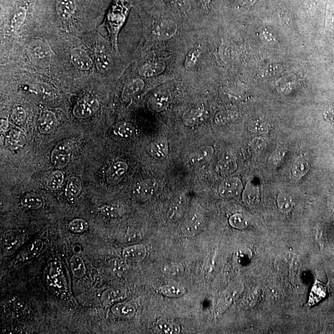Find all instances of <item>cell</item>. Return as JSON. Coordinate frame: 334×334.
I'll list each match as a JSON object with an SVG mask.
<instances>
[{
	"label": "cell",
	"mask_w": 334,
	"mask_h": 334,
	"mask_svg": "<svg viewBox=\"0 0 334 334\" xmlns=\"http://www.w3.org/2000/svg\"><path fill=\"white\" fill-rule=\"evenodd\" d=\"M28 55L31 61L38 66L47 68L51 62L50 48L43 40H33L29 44Z\"/></svg>",
	"instance_id": "cell-1"
},
{
	"label": "cell",
	"mask_w": 334,
	"mask_h": 334,
	"mask_svg": "<svg viewBox=\"0 0 334 334\" xmlns=\"http://www.w3.org/2000/svg\"><path fill=\"white\" fill-rule=\"evenodd\" d=\"M244 290L243 285L237 283L231 285L225 289L220 297L217 304V313L222 315L240 297Z\"/></svg>",
	"instance_id": "cell-2"
},
{
	"label": "cell",
	"mask_w": 334,
	"mask_h": 334,
	"mask_svg": "<svg viewBox=\"0 0 334 334\" xmlns=\"http://www.w3.org/2000/svg\"><path fill=\"white\" fill-rule=\"evenodd\" d=\"M99 109V104L94 98H86L80 101L73 110L74 115L79 118H88Z\"/></svg>",
	"instance_id": "cell-3"
},
{
	"label": "cell",
	"mask_w": 334,
	"mask_h": 334,
	"mask_svg": "<svg viewBox=\"0 0 334 334\" xmlns=\"http://www.w3.org/2000/svg\"><path fill=\"white\" fill-rule=\"evenodd\" d=\"M203 216L199 213H192L184 222L182 232L188 237L196 236L203 230Z\"/></svg>",
	"instance_id": "cell-4"
},
{
	"label": "cell",
	"mask_w": 334,
	"mask_h": 334,
	"mask_svg": "<svg viewBox=\"0 0 334 334\" xmlns=\"http://www.w3.org/2000/svg\"><path fill=\"white\" fill-rule=\"evenodd\" d=\"M71 156L70 147L64 143H60L51 152V162L55 167L62 169L68 165Z\"/></svg>",
	"instance_id": "cell-5"
},
{
	"label": "cell",
	"mask_w": 334,
	"mask_h": 334,
	"mask_svg": "<svg viewBox=\"0 0 334 334\" xmlns=\"http://www.w3.org/2000/svg\"><path fill=\"white\" fill-rule=\"evenodd\" d=\"M242 188L243 185L239 179L228 178L224 180L220 185L219 193L223 198H232L240 193Z\"/></svg>",
	"instance_id": "cell-6"
},
{
	"label": "cell",
	"mask_w": 334,
	"mask_h": 334,
	"mask_svg": "<svg viewBox=\"0 0 334 334\" xmlns=\"http://www.w3.org/2000/svg\"><path fill=\"white\" fill-rule=\"evenodd\" d=\"M127 297V291L124 288L116 286L105 290L101 297V302L105 306H111L122 302Z\"/></svg>",
	"instance_id": "cell-7"
},
{
	"label": "cell",
	"mask_w": 334,
	"mask_h": 334,
	"mask_svg": "<svg viewBox=\"0 0 334 334\" xmlns=\"http://www.w3.org/2000/svg\"><path fill=\"white\" fill-rule=\"evenodd\" d=\"M127 167V165L124 162L114 163L107 172V182L111 185H118L126 175Z\"/></svg>",
	"instance_id": "cell-8"
},
{
	"label": "cell",
	"mask_w": 334,
	"mask_h": 334,
	"mask_svg": "<svg viewBox=\"0 0 334 334\" xmlns=\"http://www.w3.org/2000/svg\"><path fill=\"white\" fill-rule=\"evenodd\" d=\"M186 205L185 198L179 196L172 202L167 212V217L171 223H176L182 218L185 214Z\"/></svg>",
	"instance_id": "cell-9"
},
{
	"label": "cell",
	"mask_w": 334,
	"mask_h": 334,
	"mask_svg": "<svg viewBox=\"0 0 334 334\" xmlns=\"http://www.w3.org/2000/svg\"><path fill=\"white\" fill-rule=\"evenodd\" d=\"M159 183L155 180H147L143 181L136 187L134 193L138 198L141 200H147L152 196L158 191Z\"/></svg>",
	"instance_id": "cell-10"
},
{
	"label": "cell",
	"mask_w": 334,
	"mask_h": 334,
	"mask_svg": "<svg viewBox=\"0 0 334 334\" xmlns=\"http://www.w3.org/2000/svg\"><path fill=\"white\" fill-rule=\"evenodd\" d=\"M123 258L134 262L143 261L147 254V248L143 244H134L127 246L123 251Z\"/></svg>",
	"instance_id": "cell-11"
},
{
	"label": "cell",
	"mask_w": 334,
	"mask_h": 334,
	"mask_svg": "<svg viewBox=\"0 0 334 334\" xmlns=\"http://www.w3.org/2000/svg\"><path fill=\"white\" fill-rule=\"evenodd\" d=\"M57 120L54 113L51 111L42 112L38 121V127L42 134H50L57 127Z\"/></svg>",
	"instance_id": "cell-12"
},
{
	"label": "cell",
	"mask_w": 334,
	"mask_h": 334,
	"mask_svg": "<svg viewBox=\"0 0 334 334\" xmlns=\"http://www.w3.org/2000/svg\"><path fill=\"white\" fill-rule=\"evenodd\" d=\"M71 59L76 68L80 70H88L91 68L93 62L89 55L82 49H73L71 53Z\"/></svg>",
	"instance_id": "cell-13"
},
{
	"label": "cell",
	"mask_w": 334,
	"mask_h": 334,
	"mask_svg": "<svg viewBox=\"0 0 334 334\" xmlns=\"http://www.w3.org/2000/svg\"><path fill=\"white\" fill-rule=\"evenodd\" d=\"M170 97L168 94L164 92H158L155 93L150 98L148 106L151 111L160 112L164 111L169 104Z\"/></svg>",
	"instance_id": "cell-14"
},
{
	"label": "cell",
	"mask_w": 334,
	"mask_h": 334,
	"mask_svg": "<svg viewBox=\"0 0 334 334\" xmlns=\"http://www.w3.org/2000/svg\"><path fill=\"white\" fill-rule=\"evenodd\" d=\"M149 152L151 156L159 160H162L167 156L169 152V144L164 138H159L152 143Z\"/></svg>",
	"instance_id": "cell-15"
},
{
	"label": "cell",
	"mask_w": 334,
	"mask_h": 334,
	"mask_svg": "<svg viewBox=\"0 0 334 334\" xmlns=\"http://www.w3.org/2000/svg\"><path fill=\"white\" fill-rule=\"evenodd\" d=\"M207 111L201 109H194L186 112L183 115V122L187 126H195L201 124L207 120Z\"/></svg>",
	"instance_id": "cell-16"
},
{
	"label": "cell",
	"mask_w": 334,
	"mask_h": 334,
	"mask_svg": "<svg viewBox=\"0 0 334 334\" xmlns=\"http://www.w3.org/2000/svg\"><path fill=\"white\" fill-rule=\"evenodd\" d=\"M152 330L155 333L174 334L180 333L181 328L178 324L171 320L160 319L155 322Z\"/></svg>",
	"instance_id": "cell-17"
},
{
	"label": "cell",
	"mask_w": 334,
	"mask_h": 334,
	"mask_svg": "<svg viewBox=\"0 0 334 334\" xmlns=\"http://www.w3.org/2000/svg\"><path fill=\"white\" fill-rule=\"evenodd\" d=\"M243 199L244 203L251 207L258 205L260 202L258 186L253 182L249 183L244 191Z\"/></svg>",
	"instance_id": "cell-18"
},
{
	"label": "cell",
	"mask_w": 334,
	"mask_h": 334,
	"mask_svg": "<svg viewBox=\"0 0 334 334\" xmlns=\"http://www.w3.org/2000/svg\"><path fill=\"white\" fill-rule=\"evenodd\" d=\"M111 312L117 317L129 319L135 315L136 309L133 304L121 302L112 306Z\"/></svg>",
	"instance_id": "cell-19"
},
{
	"label": "cell",
	"mask_w": 334,
	"mask_h": 334,
	"mask_svg": "<svg viewBox=\"0 0 334 334\" xmlns=\"http://www.w3.org/2000/svg\"><path fill=\"white\" fill-rule=\"evenodd\" d=\"M26 139L24 134L17 130L12 129L8 132L5 138L6 146L11 149L15 150L23 146Z\"/></svg>",
	"instance_id": "cell-20"
},
{
	"label": "cell",
	"mask_w": 334,
	"mask_h": 334,
	"mask_svg": "<svg viewBox=\"0 0 334 334\" xmlns=\"http://www.w3.org/2000/svg\"><path fill=\"white\" fill-rule=\"evenodd\" d=\"M144 82L140 79H136L127 84L123 89L122 98L125 101L135 97L144 88Z\"/></svg>",
	"instance_id": "cell-21"
},
{
	"label": "cell",
	"mask_w": 334,
	"mask_h": 334,
	"mask_svg": "<svg viewBox=\"0 0 334 334\" xmlns=\"http://www.w3.org/2000/svg\"><path fill=\"white\" fill-rule=\"evenodd\" d=\"M76 9V0H59L57 4L58 15L64 19L70 17L75 13Z\"/></svg>",
	"instance_id": "cell-22"
},
{
	"label": "cell",
	"mask_w": 334,
	"mask_h": 334,
	"mask_svg": "<svg viewBox=\"0 0 334 334\" xmlns=\"http://www.w3.org/2000/svg\"><path fill=\"white\" fill-rule=\"evenodd\" d=\"M213 154H214V150L212 147H202L191 154L190 162L194 164L207 162L212 159Z\"/></svg>",
	"instance_id": "cell-23"
},
{
	"label": "cell",
	"mask_w": 334,
	"mask_h": 334,
	"mask_svg": "<svg viewBox=\"0 0 334 334\" xmlns=\"http://www.w3.org/2000/svg\"><path fill=\"white\" fill-rule=\"evenodd\" d=\"M176 32V25L174 22L164 21L156 28L155 33L160 39H168L173 36Z\"/></svg>",
	"instance_id": "cell-24"
},
{
	"label": "cell",
	"mask_w": 334,
	"mask_h": 334,
	"mask_svg": "<svg viewBox=\"0 0 334 334\" xmlns=\"http://www.w3.org/2000/svg\"><path fill=\"white\" fill-rule=\"evenodd\" d=\"M237 169L236 161L231 157H225L220 160L217 166V172L223 176H228Z\"/></svg>",
	"instance_id": "cell-25"
},
{
	"label": "cell",
	"mask_w": 334,
	"mask_h": 334,
	"mask_svg": "<svg viewBox=\"0 0 334 334\" xmlns=\"http://www.w3.org/2000/svg\"><path fill=\"white\" fill-rule=\"evenodd\" d=\"M44 247V243L41 239H35L29 244L28 248L22 252L21 259L23 261H29L35 257L41 252Z\"/></svg>",
	"instance_id": "cell-26"
},
{
	"label": "cell",
	"mask_w": 334,
	"mask_h": 334,
	"mask_svg": "<svg viewBox=\"0 0 334 334\" xmlns=\"http://www.w3.org/2000/svg\"><path fill=\"white\" fill-rule=\"evenodd\" d=\"M165 68L163 64H147L141 67L139 74L143 77H151L162 73Z\"/></svg>",
	"instance_id": "cell-27"
},
{
	"label": "cell",
	"mask_w": 334,
	"mask_h": 334,
	"mask_svg": "<svg viewBox=\"0 0 334 334\" xmlns=\"http://www.w3.org/2000/svg\"><path fill=\"white\" fill-rule=\"evenodd\" d=\"M82 190L81 181L77 177L73 176L69 178L66 189V196L69 199L76 198Z\"/></svg>",
	"instance_id": "cell-28"
},
{
	"label": "cell",
	"mask_w": 334,
	"mask_h": 334,
	"mask_svg": "<svg viewBox=\"0 0 334 334\" xmlns=\"http://www.w3.org/2000/svg\"><path fill=\"white\" fill-rule=\"evenodd\" d=\"M21 205L30 209H38L43 206V200L39 195L29 194L22 199Z\"/></svg>",
	"instance_id": "cell-29"
},
{
	"label": "cell",
	"mask_w": 334,
	"mask_h": 334,
	"mask_svg": "<svg viewBox=\"0 0 334 334\" xmlns=\"http://www.w3.org/2000/svg\"><path fill=\"white\" fill-rule=\"evenodd\" d=\"M70 266L73 275L78 279L82 277L86 272V266H85L84 262L78 255H73L71 257Z\"/></svg>",
	"instance_id": "cell-30"
},
{
	"label": "cell",
	"mask_w": 334,
	"mask_h": 334,
	"mask_svg": "<svg viewBox=\"0 0 334 334\" xmlns=\"http://www.w3.org/2000/svg\"><path fill=\"white\" fill-rule=\"evenodd\" d=\"M27 16L26 9L22 6H20L13 13L12 18H11V27L16 30H18L20 27L22 25L25 21Z\"/></svg>",
	"instance_id": "cell-31"
},
{
	"label": "cell",
	"mask_w": 334,
	"mask_h": 334,
	"mask_svg": "<svg viewBox=\"0 0 334 334\" xmlns=\"http://www.w3.org/2000/svg\"><path fill=\"white\" fill-rule=\"evenodd\" d=\"M161 293L169 298H178L185 294V289L180 286L166 285L160 288Z\"/></svg>",
	"instance_id": "cell-32"
},
{
	"label": "cell",
	"mask_w": 334,
	"mask_h": 334,
	"mask_svg": "<svg viewBox=\"0 0 334 334\" xmlns=\"http://www.w3.org/2000/svg\"><path fill=\"white\" fill-rule=\"evenodd\" d=\"M277 203L279 209L282 212L288 213L292 210V198L288 194L280 193L278 196Z\"/></svg>",
	"instance_id": "cell-33"
},
{
	"label": "cell",
	"mask_w": 334,
	"mask_h": 334,
	"mask_svg": "<svg viewBox=\"0 0 334 334\" xmlns=\"http://www.w3.org/2000/svg\"><path fill=\"white\" fill-rule=\"evenodd\" d=\"M64 181V175L61 171L57 170L53 172L47 180V186L51 190H56L59 188Z\"/></svg>",
	"instance_id": "cell-34"
},
{
	"label": "cell",
	"mask_w": 334,
	"mask_h": 334,
	"mask_svg": "<svg viewBox=\"0 0 334 334\" xmlns=\"http://www.w3.org/2000/svg\"><path fill=\"white\" fill-rule=\"evenodd\" d=\"M230 225L237 229H244L249 225L247 217L241 214L233 215L229 219Z\"/></svg>",
	"instance_id": "cell-35"
},
{
	"label": "cell",
	"mask_w": 334,
	"mask_h": 334,
	"mask_svg": "<svg viewBox=\"0 0 334 334\" xmlns=\"http://www.w3.org/2000/svg\"><path fill=\"white\" fill-rule=\"evenodd\" d=\"M309 165L308 163L303 159H300L293 166L292 173L293 175L298 178H301L308 172Z\"/></svg>",
	"instance_id": "cell-36"
},
{
	"label": "cell",
	"mask_w": 334,
	"mask_h": 334,
	"mask_svg": "<svg viewBox=\"0 0 334 334\" xmlns=\"http://www.w3.org/2000/svg\"><path fill=\"white\" fill-rule=\"evenodd\" d=\"M236 117V114L231 111L220 112L215 117V122L218 125H223L232 122Z\"/></svg>",
	"instance_id": "cell-37"
},
{
	"label": "cell",
	"mask_w": 334,
	"mask_h": 334,
	"mask_svg": "<svg viewBox=\"0 0 334 334\" xmlns=\"http://www.w3.org/2000/svg\"><path fill=\"white\" fill-rule=\"evenodd\" d=\"M96 63L98 68L100 71H106L109 68L110 61L108 56L102 50H98L96 52Z\"/></svg>",
	"instance_id": "cell-38"
},
{
	"label": "cell",
	"mask_w": 334,
	"mask_h": 334,
	"mask_svg": "<svg viewBox=\"0 0 334 334\" xmlns=\"http://www.w3.org/2000/svg\"><path fill=\"white\" fill-rule=\"evenodd\" d=\"M26 118V111L22 107H17L13 110L11 119L15 124L17 125L23 124V123L25 122Z\"/></svg>",
	"instance_id": "cell-39"
},
{
	"label": "cell",
	"mask_w": 334,
	"mask_h": 334,
	"mask_svg": "<svg viewBox=\"0 0 334 334\" xmlns=\"http://www.w3.org/2000/svg\"><path fill=\"white\" fill-rule=\"evenodd\" d=\"M259 291L255 290L249 293L243 298L241 305L244 309L252 308L256 304L257 298H258Z\"/></svg>",
	"instance_id": "cell-40"
},
{
	"label": "cell",
	"mask_w": 334,
	"mask_h": 334,
	"mask_svg": "<svg viewBox=\"0 0 334 334\" xmlns=\"http://www.w3.org/2000/svg\"><path fill=\"white\" fill-rule=\"evenodd\" d=\"M88 227V223L83 219H75L69 223V228L71 230L75 233L84 232Z\"/></svg>",
	"instance_id": "cell-41"
},
{
	"label": "cell",
	"mask_w": 334,
	"mask_h": 334,
	"mask_svg": "<svg viewBox=\"0 0 334 334\" xmlns=\"http://www.w3.org/2000/svg\"><path fill=\"white\" fill-rule=\"evenodd\" d=\"M183 267L180 264H170L165 266L163 272L169 276L176 277L182 272Z\"/></svg>",
	"instance_id": "cell-42"
},
{
	"label": "cell",
	"mask_w": 334,
	"mask_h": 334,
	"mask_svg": "<svg viewBox=\"0 0 334 334\" xmlns=\"http://www.w3.org/2000/svg\"><path fill=\"white\" fill-rule=\"evenodd\" d=\"M116 133L123 138H129L133 133V128L128 123H123L116 128Z\"/></svg>",
	"instance_id": "cell-43"
},
{
	"label": "cell",
	"mask_w": 334,
	"mask_h": 334,
	"mask_svg": "<svg viewBox=\"0 0 334 334\" xmlns=\"http://www.w3.org/2000/svg\"><path fill=\"white\" fill-rule=\"evenodd\" d=\"M324 287V286H322V284H320L319 283L316 284L315 286H314L313 289L312 293H311L310 301H309V302H312L313 300L315 298H316V302H318L321 300L322 298L325 297V295H326L323 294V293H319L320 291H326V289H325Z\"/></svg>",
	"instance_id": "cell-44"
},
{
	"label": "cell",
	"mask_w": 334,
	"mask_h": 334,
	"mask_svg": "<svg viewBox=\"0 0 334 334\" xmlns=\"http://www.w3.org/2000/svg\"><path fill=\"white\" fill-rule=\"evenodd\" d=\"M200 51L198 50H194L191 51V52L187 55L186 58L185 66L186 68H191L194 66L197 61H198L199 56H200Z\"/></svg>",
	"instance_id": "cell-45"
},
{
	"label": "cell",
	"mask_w": 334,
	"mask_h": 334,
	"mask_svg": "<svg viewBox=\"0 0 334 334\" xmlns=\"http://www.w3.org/2000/svg\"><path fill=\"white\" fill-rule=\"evenodd\" d=\"M251 131L254 133L264 134L268 133L269 129L268 125L265 123L255 122L250 127Z\"/></svg>",
	"instance_id": "cell-46"
},
{
	"label": "cell",
	"mask_w": 334,
	"mask_h": 334,
	"mask_svg": "<svg viewBox=\"0 0 334 334\" xmlns=\"http://www.w3.org/2000/svg\"><path fill=\"white\" fill-rule=\"evenodd\" d=\"M101 212L102 214L107 217H117L120 216V211L117 207H113V206H105V207L102 208Z\"/></svg>",
	"instance_id": "cell-47"
},
{
	"label": "cell",
	"mask_w": 334,
	"mask_h": 334,
	"mask_svg": "<svg viewBox=\"0 0 334 334\" xmlns=\"http://www.w3.org/2000/svg\"><path fill=\"white\" fill-rule=\"evenodd\" d=\"M113 268L118 272L122 273L127 272L128 270V265H127V260L124 258L116 259L115 262H113Z\"/></svg>",
	"instance_id": "cell-48"
},
{
	"label": "cell",
	"mask_w": 334,
	"mask_h": 334,
	"mask_svg": "<svg viewBox=\"0 0 334 334\" xmlns=\"http://www.w3.org/2000/svg\"><path fill=\"white\" fill-rule=\"evenodd\" d=\"M264 144L263 140H261V139H255L252 144V149L254 150L255 153H258L263 149Z\"/></svg>",
	"instance_id": "cell-49"
},
{
	"label": "cell",
	"mask_w": 334,
	"mask_h": 334,
	"mask_svg": "<svg viewBox=\"0 0 334 334\" xmlns=\"http://www.w3.org/2000/svg\"><path fill=\"white\" fill-rule=\"evenodd\" d=\"M282 158L281 152H277L273 154L272 156H271V158L270 160V162L272 163V165H276L279 163V161Z\"/></svg>",
	"instance_id": "cell-50"
},
{
	"label": "cell",
	"mask_w": 334,
	"mask_h": 334,
	"mask_svg": "<svg viewBox=\"0 0 334 334\" xmlns=\"http://www.w3.org/2000/svg\"><path fill=\"white\" fill-rule=\"evenodd\" d=\"M8 123L6 120H1V131L3 132L6 131L8 128Z\"/></svg>",
	"instance_id": "cell-51"
},
{
	"label": "cell",
	"mask_w": 334,
	"mask_h": 334,
	"mask_svg": "<svg viewBox=\"0 0 334 334\" xmlns=\"http://www.w3.org/2000/svg\"><path fill=\"white\" fill-rule=\"evenodd\" d=\"M198 1L203 4V6H206V7H208V4L211 2V0H198Z\"/></svg>",
	"instance_id": "cell-52"
},
{
	"label": "cell",
	"mask_w": 334,
	"mask_h": 334,
	"mask_svg": "<svg viewBox=\"0 0 334 334\" xmlns=\"http://www.w3.org/2000/svg\"><path fill=\"white\" fill-rule=\"evenodd\" d=\"M331 209L334 216V201H332L331 203Z\"/></svg>",
	"instance_id": "cell-53"
}]
</instances>
